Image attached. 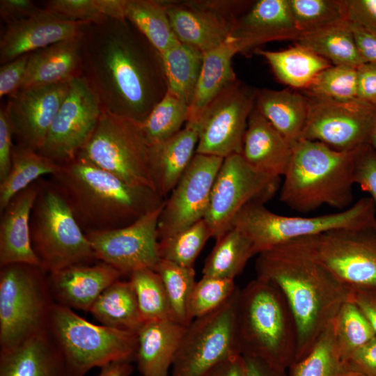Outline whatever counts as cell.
<instances>
[{"label":"cell","instance_id":"cell-32","mask_svg":"<svg viewBox=\"0 0 376 376\" xmlns=\"http://www.w3.org/2000/svg\"><path fill=\"white\" fill-rule=\"evenodd\" d=\"M253 52L267 61L279 81L300 91L305 90L322 71L332 65L325 58L297 44L279 51L257 48Z\"/></svg>","mask_w":376,"mask_h":376},{"label":"cell","instance_id":"cell-10","mask_svg":"<svg viewBox=\"0 0 376 376\" xmlns=\"http://www.w3.org/2000/svg\"><path fill=\"white\" fill-rule=\"evenodd\" d=\"M127 183L155 191L148 169V145L140 125L103 110L78 156Z\"/></svg>","mask_w":376,"mask_h":376},{"label":"cell","instance_id":"cell-55","mask_svg":"<svg viewBox=\"0 0 376 376\" xmlns=\"http://www.w3.org/2000/svg\"><path fill=\"white\" fill-rule=\"evenodd\" d=\"M39 9L31 0L0 1V16L7 24L26 18Z\"/></svg>","mask_w":376,"mask_h":376},{"label":"cell","instance_id":"cell-59","mask_svg":"<svg viewBox=\"0 0 376 376\" xmlns=\"http://www.w3.org/2000/svg\"><path fill=\"white\" fill-rule=\"evenodd\" d=\"M203 376H246L243 357L241 355L231 357Z\"/></svg>","mask_w":376,"mask_h":376},{"label":"cell","instance_id":"cell-14","mask_svg":"<svg viewBox=\"0 0 376 376\" xmlns=\"http://www.w3.org/2000/svg\"><path fill=\"white\" fill-rule=\"evenodd\" d=\"M305 238L317 260L345 286L376 288V225Z\"/></svg>","mask_w":376,"mask_h":376},{"label":"cell","instance_id":"cell-17","mask_svg":"<svg viewBox=\"0 0 376 376\" xmlns=\"http://www.w3.org/2000/svg\"><path fill=\"white\" fill-rule=\"evenodd\" d=\"M102 112L100 102L86 80L82 77L72 79L38 152L59 165L74 160L92 136Z\"/></svg>","mask_w":376,"mask_h":376},{"label":"cell","instance_id":"cell-31","mask_svg":"<svg viewBox=\"0 0 376 376\" xmlns=\"http://www.w3.org/2000/svg\"><path fill=\"white\" fill-rule=\"evenodd\" d=\"M238 53L231 37L219 46L204 53L203 65L189 107L187 123L196 125L207 105L237 79L233 68L232 60Z\"/></svg>","mask_w":376,"mask_h":376},{"label":"cell","instance_id":"cell-40","mask_svg":"<svg viewBox=\"0 0 376 376\" xmlns=\"http://www.w3.org/2000/svg\"><path fill=\"white\" fill-rule=\"evenodd\" d=\"M189 105L167 89L164 96L139 123L148 146L169 139L178 133L187 122Z\"/></svg>","mask_w":376,"mask_h":376},{"label":"cell","instance_id":"cell-58","mask_svg":"<svg viewBox=\"0 0 376 376\" xmlns=\"http://www.w3.org/2000/svg\"><path fill=\"white\" fill-rule=\"evenodd\" d=\"M246 376H289L288 370L272 366L260 359L243 357Z\"/></svg>","mask_w":376,"mask_h":376},{"label":"cell","instance_id":"cell-15","mask_svg":"<svg viewBox=\"0 0 376 376\" xmlns=\"http://www.w3.org/2000/svg\"><path fill=\"white\" fill-rule=\"evenodd\" d=\"M306 97L308 113L301 139L347 152L370 143L376 125L375 107L358 98L337 101Z\"/></svg>","mask_w":376,"mask_h":376},{"label":"cell","instance_id":"cell-39","mask_svg":"<svg viewBox=\"0 0 376 376\" xmlns=\"http://www.w3.org/2000/svg\"><path fill=\"white\" fill-rule=\"evenodd\" d=\"M289 376H364L340 354L335 340L333 322L311 351L288 370Z\"/></svg>","mask_w":376,"mask_h":376},{"label":"cell","instance_id":"cell-51","mask_svg":"<svg viewBox=\"0 0 376 376\" xmlns=\"http://www.w3.org/2000/svg\"><path fill=\"white\" fill-rule=\"evenodd\" d=\"M13 130L5 108L0 109V182L7 177L11 166L14 145Z\"/></svg>","mask_w":376,"mask_h":376},{"label":"cell","instance_id":"cell-56","mask_svg":"<svg viewBox=\"0 0 376 376\" xmlns=\"http://www.w3.org/2000/svg\"><path fill=\"white\" fill-rule=\"evenodd\" d=\"M350 24L358 50L365 63H376V33L355 22L350 21Z\"/></svg>","mask_w":376,"mask_h":376},{"label":"cell","instance_id":"cell-5","mask_svg":"<svg viewBox=\"0 0 376 376\" xmlns=\"http://www.w3.org/2000/svg\"><path fill=\"white\" fill-rule=\"evenodd\" d=\"M237 335L242 357L285 370L295 362L296 323L282 293L267 281L256 278L240 289Z\"/></svg>","mask_w":376,"mask_h":376},{"label":"cell","instance_id":"cell-35","mask_svg":"<svg viewBox=\"0 0 376 376\" xmlns=\"http://www.w3.org/2000/svg\"><path fill=\"white\" fill-rule=\"evenodd\" d=\"M167 89L190 107L200 77L204 54L178 42L160 54Z\"/></svg>","mask_w":376,"mask_h":376},{"label":"cell","instance_id":"cell-13","mask_svg":"<svg viewBox=\"0 0 376 376\" xmlns=\"http://www.w3.org/2000/svg\"><path fill=\"white\" fill-rule=\"evenodd\" d=\"M258 88L237 79L205 109L196 123V153L226 158L242 154L244 136Z\"/></svg>","mask_w":376,"mask_h":376},{"label":"cell","instance_id":"cell-60","mask_svg":"<svg viewBox=\"0 0 376 376\" xmlns=\"http://www.w3.org/2000/svg\"><path fill=\"white\" fill-rule=\"evenodd\" d=\"M101 14L107 18L126 19L128 0H96Z\"/></svg>","mask_w":376,"mask_h":376},{"label":"cell","instance_id":"cell-57","mask_svg":"<svg viewBox=\"0 0 376 376\" xmlns=\"http://www.w3.org/2000/svg\"><path fill=\"white\" fill-rule=\"evenodd\" d=\"M350 297L371 324L376 334V288L350 289Z\"/></svg>","mask_w":376,"mask_h":376},{"label":"cell","instance_id":"cell-44","mask_svg":"<svg viewBox=\"0 0 376 376\" xmlns=\"http://www.w3.org/2000/svg\"><path fill=\"white\" fill-rule=\"evenodd\" d=\"M143 322L171 319L166 293L159 274L152 269H141L129 275Z\"/></svg>","mask_w":376,"mask_h":376},{"label":"cell","instance_id":"cell-4","mask_svg":"<svg viewBox=\"0 0 376 376\" xmlns=\"http://www.w3.org/2000/svg\"><path fill=\"white\" fill-rule=\"evenodd\" d=\"M283 178L280 200L295 211L307 213L323 205L342 211L352 205V152L301 139Z\"/></svg>","mask_w":376,"mask_h":376},{"label":"cell","instance_id":"cell-29","mask_svg":"<svg viewBox=\"0 0 376 376\" xmlns=\"http://www.w3.org/2000/svg\"><path fill=\"white\" fill-rule=\"evenodd\" d=\"M81 35L31 53L20 88L68 82L81 77Z\"/></svg>","mask_w":376,"mask_h":376},{"label":"cell","instance_id":"cell-18","mask_svg":"<svg viewBox=\"0 0 376 376\" xmlns=\"http://www.w3.org/2000/svg\"><path fill=\"white\" fill-rule=\"evenodd\" d=\"M164 204L128 226L86 233L96 260L123 275L141 269H154L160 260L157 224Z\"/></svg>","mask_w":376,"mask_h":376},{"label":"cell","instance_id":"cell-22","mask_svg":"<svg viewBox=\"0 0 376 376\" xmlns=\"http://www.w3.org/2000/svg\"><path fill=\"white\" fill-rule=\"evenodd\" d=\"M299 36L289 0H258L238 18L230 37L238 52L246 54L269 42H295Z\"/></svg>","mask_w":376,"mask_h":376},{"label":"cell","instance_id":"cell-11","mask_svg":"<svg viewBox=\"0 0 376 376\" xmlns=\"http://www.w3.org/2000/svg\"><path fill=\"white\" fill-rule=\"evenodd\" d=\"M240 288L216 310L186 327L171 376H203L226 359L240 355L237 335Z\"/></svg>","mask_w":376,"mask_h":376},{"label":"cell","instance_id":"cell-12","mask_svg":"<svg viewBox=\"0 0 376 376\" xmlns=\"http://www.w3.org/2000/svg\"><path fill=\"white\" fill-rule=\"evenodd\" d=\"M279 178L251 167L241 154L224 159L215 178L205 219L216 240L232 226L236 215L246 205L264 204L279 187Z\"/></svg>","mask_w":376,"mask_h":376},{"label":"cell","instance_id":"cell-61","mask_svg":"<svg viewBox=\"0 0 376 376\" xmlns=\"http://www.w3.org/2000/svg\"><path fill=\"white\" fill-rule=\"evenodd\" d=\"M132 361L122 360L109 363L100 368L96 376H131L134 367Z\"/></svg>","mask_w":376,"mask_h":376},{"label":"cell","instance_id":"cell-42","mask_svg":"<svg viewBox=\"0 0 376 376\" xmlns=\"http://www.w3.org/2000/svg\"><path fill=\"white\" fill-rule=\"evenodd\" d=\"M154 270L159 274L163 283L172 320L187 327L191 322L189 306L196 282L194 267H183L160 259Z\"/></svg>","mask_w":376,"mask_h":376},{"label":"cell","instance_id":"cell-27","mask_svg":"<svg viewBox=\"0 0 376 376\" xmlns=\"http://www.w3.org/2000/svg\"><path fill=\"white\" fill-rule=\"evenodd\" d=\"M195 124L186 123L176 134L159 143L148 146V169L157 194L166 196L189 166L198 144Z\"/></svg>","mask_w":376,"mask_h":376},{"label":"cell","instance_id":"cell-8","mask_svg":"<svg viewBox=\"0 0 376 376\" xmlns=\"http://www.w3.org/2000/svg\"><path fill=\"white\" fill-rule=\"evenodd\" d=\"M47 330L73 376L116 361H134L136 333L93 324L71 308L54 303Z\"/></svg>","mask_w":376,"mask_h":376},{"label":"cell","instance_id":"cell-9","mask_svg":"<svg viewBox=\"0 0 376 376\" xmlns=\"http://www.w3.org/2000/svg\"><path fill=\"white\" fill-rule=\"evenodd\" d=\"M47 274L39 266L12 264L0 269V350L47 329L54 304Z\"/></svg>","mask_w":376,"mask_h":376},{"label":"cell","instance_id":"cell-52","mask_svg":"<svg viewBox=\"0 0 376 376\" xmlns=\"http://www.w3.org/2000/svg\"><path fill=\"white\" fill-rule=\"evenodd\" d=\"M346 361L364 376H376V336L352 352Z\"/></svg>","mask_w":376,"mask_h":376},{"label":"cell","instance_id":"cell-7","mask_svg":"<svg viewBox=\"0 0 376 376\" xmlns=\"http://www.w3.org/2000/svg\"><path fill=\"white\" fill-rule=\"evenodd\" d=\"M375 225V205L370 197L365 196L346 210L310 217L281 215L263 203H250L236 215L231 227L237 228L249 238L256 256L296 239Z\"/></svg>","mask_w":376,"mask_h":376},{"label":"cell","instance_id":"cell-34","mask_svg":"<svg viewBox=\"0 0 376 376\" xmlns=\"http://www.w3.org/2000/svg\"><path fill=\"white\" fill-rule=\"evenodd\" d=\"M60 168L61 165L38 151L19 144L15 145L10 171L0 182V212L17 194L42 176L56 174Z\"/></svg>","mask_w":376,"mask_h":376},{"label":"cell","instance_id":"cell-20","mask_svg":"<svg viewBox=\"0 0 376 376\" xmlns=\"http://www.w3.org/2000/svg\"><path fill=\"white\" fill-rule=\"evenodd\" d=\"M70 81L20 88L5 107L19 145L38 151L65 100Z\"/></svg>","mask_w":376,"mask_h":376},{"label":"cell","instance_id":"cell-6","mask_svg":"<svg viewBox=\"0 0 376 376\" xmlns=\"http://www.w3.org/2000/svg\"><path fill=\"white\" fill-rule=\"evenodd\" d=\"M38 184L30 234L40 267L48 274L96 260L86 233L56 185L43 178Z\"/></svg>","mask_w":376,"mask_h":376},{"label":"cell","instance_id":"cell-46","mask_svg":"<svg viewBox=\"0 0 376 376\" xmlns=\"http://www.w3.org/2000/svg\"><path fill=\"white\" fill-rule=\"evenodd\" d=\"M301 92L306 96L337 101L357 99V68L332 65Z\"/></svg>","mask_w":376,"mask_h":376},{"label":"cell","instance_id":"cell-28","mask_svg":"<svg viewBox=\"0 0 376 376\" xmlns=\"http://www.w3.org/2000/svg\"><path fill=\"white\" fill-rule=\"evenodd\" d=\"M185 330L171 319L144 322L136 333L134 359L139 375L168 376Z\"/></svg>","mask_w":376,"mask_h":376},{"label":"cell","instance_id":"cell-62","mask_svg":"<svg viewBox=\"0 0 376 376\" xmlns=\"http://www.w3.org/2000/svg\"><path fill=\"white\" fill-rule=\"evenodd\" d=\"M370 143L376 151V125L372 134Z\"/></svg>","mask_w":376,"mask_h":376},{"label":"cell","instance_id":"cell-38","mask_svg":"<svg viewBox=\"0 0 376 376\" xmlns=\"http://www.w3.org/2000/svg\"><path fill=\"white\" fill-rule=\"evenodd\" d=\"M126 19L162 54L178 42L163 0H128Z\"/></svg>","mask_w":376,"mask_h":376},{"label":"cell","instance_id":"cell-48","mask_svg":"<svg viewBox=\"0 0 376 376\" xmlns=\"http://www.w3.org/2000/svg\"><path fill=\"white\" fill-rule=\"evenodd\" d=\"M354 184L368 192L376 209V151L368 143L352 152Z\"/></svg>","mask_w":376,"mask_h":376},{"label":"cell","instance_id":"cell-45","mask_svg":"<svg viewBox=\"0 0 376 376\" xmlns=\"http://www.w3.org/2000/svg\"><path fill=\"white\" fill-rule=\"evenodd\" d=\"M333 329L337 347L345 360L352 352L376 336L368 320L350 299L338 312Z\"/></svg>","mask_w":376,"mask_h":376},{"label":"cell","instance_id":"cell-63","mask_svg":"<svg viewBox=\"0 0 376 376\" xmlns=\"http://www.w3.org/2000/svg\"><path fill=\"white\" fill-rule=\"evenodd\" d=\"M138 376H142V375H139Z\"/></svg>","mask_w":376,"mask_h":376},{"label":"cell","instance_id":"cell-47","mask_svg":"<svg viewBox=\"0 0 376 376\" xmlns=\"http://www.w3.org/2000/svg\"><path fill=\"white\" fill-rule=\"evenodd\" d=\"M238 287L233 279L203 276L193 288L189 306L191 321L223 305Z\"/></svg>","mask_w":376,"mask_h":376},{"label":"cell","instance_id":"cell-54","mask_svg":"<svg viewBox=\"0 0 376 376\" xmlns=\"http://www.w3.org/2000/svg\"><path fill=\"white\" fill-rule=\"evenodd\" d=\"M349 20L376 33V0H347Z\"/></svg>","mask_w":376,"mask_h":376},{"label":"cell","instance_id":"cell-26","mask_svg":"<svg viewBox=\"0 0 376 376\" xmlns=\"http://www.w3.org/2000/svg\"><path fill=\"white\" fill-rule=\"evenodd\" d=\"M0 376H73L47 329L0 350Z\"/></svg>","mask_w":376,"mask_h":376},{"label":"cell","instance_id":"cell-3","mask_svg":"<svg viewBox=\"0 0 376 376\" xmlns=\"http://www.w3.org/2000/svg\"><path fill=\"white\" fill-rule=\"evenodd\" d=\"M50 180L85 233L128 226L165 201L154 189L130 185L79 157L61 165Z\"/></svg>","mask_w":376,"mask_h":376},{"label":"cell","instance_id":"cell-43","mask_svg":"<svg viewBox=\"0 0 376 376\" xmlns=\"http://www.w3.org/2000/svg\"><path fill=\"white\" fill-rule=\"evenodd\" d=\"M210 237H212L210 227L203 219L171 236L158 240L159 258L183 267H194L196 258Z\"/></svg>","mask_w":376,"mask_h":376},{"label":"cell","instance_id":"cell-2","mask_svg":"<svg viewBox=\"0 0 376 376\" xmlns=\"http://www.w3.org/2000/svg\"><path fill=\"white\" fill-rule=\"evenodd\" d=\"M256 272L280 290L290 308L297 331L296 362L332 324L351 290L317 260L305 237L258 254Z\"/></svg>","mask_w":376,"mask_h":376},{"label":"cell","instance_id":"cell-30","mask_svg":"<svg viewBox=\"0 0 376 376\" xmlns=\"http://www.w3.org/2000/svg\"><path fill=\"white\" fill-rule=\"evenodd\" d=\"M255 107L292 146L301 139L308 113V100L301 91L258 89Z\"/></svg>","mask_w":376,"mask_h":376},{"label":"cell","instance_id":"cell-41","mask_svg":"<svg viewBox=\"0 0 376 376\" xmlns=\"http://www.w3.org/2000/svg\"><path fill=\"white\" fill-rule=\"evenodd\" d=\"M289 4L300 35L350 21L347 0H289Z\"/></svg>","mask_w":376,"mask_h":376},{"label":"cell","instance_id":"cell-19","mask_svg":"<svg viewBox=\"0 0 376 376\" xmlns=\"http://www.w3.org/2000/svg\"><path fill=\"white\" fill-rule=\"evenodd\" d=\"M224 158L196 153L189 166L165 200L158 219V240L205 218L212 187Z\"/></svg>","mask_w":376,"mask_h":376},{"label":"cell","instance_id":"cell-23","mask_svg":"<svg viewBox=\"0 0 376 376\" xmlns=\"http://www.w3.org/2000/svg\"><path fill=\"white\" fill-rule=\"evenodd\" d=\"M123 274L100 261L94 265L78 264L47 274L52 298L55 304L90 312L101 293Z\"/></svg>","mask_w":376,"mask_h":376},{"label":"cell","instance_id":"cell-16","mask_svg":"<svg viewBox=\"0 0 376 376\" xmlns=\"http://www.w3.org/2000/svg\"><path fill=\"white\" fill-rule=\"evenodd\" d=\"M178 40L203 54L229 38L238 18L253 1L163 0Z\"/></svg>","mask_w":376,"mask_h":376},{"label":"cell","instance_id":"cell-36","mask_svg":"<svg viewBox=\"0 0 376 376\" xmlns=\"http://www.w3.org/2000/svg\"><path fill=\"white\" fill-rule=\"evenodd\" d=\"M295 44L309 49L334 65L358 68L365 63L358 50L350 21L316 32L301 34Z\"/></svg>","mask_w":376,"mask_h":376},{"label":"cell","instance_id":"cell-33","mask_svg":"<svg viewBox=\"0 0 376 376\" xmlns=\"http://www.w3.org/2000/svg\"><path fill=\"white\" fill-rule=\"evenodd\" d=\"M90 313L102 325L136 334L143 323L129 280L119 279L109 285L96 299Z\"/></svg>","mask_w":376,"mask_h":376},{"label":"cell","instance_id":"cell-25","mask_svg":"<svg viewBox=\"0 0 376 376\" xmlns=\"http://www.w3.org/2000/svg\"><path fill=\"white\" fill-rule=\"evenodd\" d=\"M293 146L254 107L244 136L242 155L254 169L280 178L289 166Z\"/></svg>","mask_w":376,"mask_h":376},{"label":"cell","instance_id":"cell-49","mask_svg":"<svg viewBox=\"0 0 376 376\" xmlns=\"http://www.w3.org/2000/svg\"><path fill=\"white\" fill-rule=\"evenodd\" d=\"M44 8L75 21L97 23L107 18L101 14L96 0H51Z\"/></svg>","mask_w":376,"mask_h":376},{"label":"cell","instance_id":"cell-24","mask_svg":"<svg viewBox=\"0 0 376 376\" xmlns=\"http://www.w3.org/2000/svg\"><path fill=\"white\" fill-rule=\"evenodd\" d=\"M38 180L17 194L1 212L0 267L12 264L40 266L31 241L30 218Z\"/></svg>","mask_w":376,"mask_h":376},{"label":"cell","instance_id":"cell-37","mask_svg":"<svg viewBox=\"0 0 376 376\" xmlns=\"http://www.w3.org/2000/svg\"><path fill=\"white\" fill-rule=\"evenodd\" d=\"M216 241L204 263L203 276L234 280L253 256L252 243L242 231L233 226Z\"/></svg>","mask_w":376,"mask_h":376},{"label":"cell","instance_id":"cell-53","mask_svg":"<svg viewBox=\"0 0 376 376\" xmlns=\"http://www.w3.org/2000/svg\"><path fill=\"white\" fill-rule=\"evenodd\" d=\"M357 98L376 108V63L357 68Z\"/></svg>","mask_w":376,"mask_h":376},{"label":"cell","instance_id":"cell-21","mask_svg":"<svg viewBox=\"0 0 376 376\" xmlns=\"http://www.w3.org/2000/svg\"><path fill=\"white\" fill-rule=\"evenodd\" d=\"M90 22L70 20L40 8L7 24L0 41V63L9 62L56 42L79 36Z\"/></svg>","mask_w":376,"mask_h":376},{"label":"cell","instance_id":"cell-50","mask_svg":"<svg viewBox=\"0 0 376 376\" xmlns=\"http://www.w3.org/2000/svg\"><path fill=\"white\" fill-rule=\"evenodd\" d=\"M29 54L22 55L1 65V97H9L20 89L26 74Z\"/></svg>","mask_w":376,"mask_h":376},{"label":"cell","instance_id":"cell-1","mask_svg":"<svg viewBox=\"0 0 376 376\" xmlns=\"http://www.w3.org/2000/svg\"><path fill=\"white\" fill-rule=\"evenodd\" d=\"M81 52V77L108 113L140 123L167 91L160 54L127 19L87 24Z\"/></svg>","mask_w":376,"mask_h":376}]
</instances>
